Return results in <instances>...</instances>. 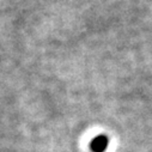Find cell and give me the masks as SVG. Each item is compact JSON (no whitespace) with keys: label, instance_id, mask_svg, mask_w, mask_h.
<instances>
[{"label":"cell","instance_id":"6da1fadb","mask_svg":"<svg viewBox=\"0 0 152 152\" xmlns=\"http://www.w3.org/2000/svg\"><path fill=\"white\" fill-rule=\"evenodd\" d=\"M109 138L104 134H99L95 137L90 142V148L92 152H104L108 148Z\"/></svg>","mask_w":152,"mask_h":152}]
</instances>
